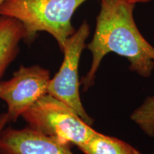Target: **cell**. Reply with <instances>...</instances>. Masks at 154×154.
Segmentation results:
<instances>
[{"label": "cell", "instance_id": "1", "mask_svg": "<svg viewBox=\"0 0 154 154\" xmlns=\"http://www.w3.org/2000/svg\"><path fill=\"white\" fill-rule=\"evenodd\" d=\"M91 41L86 45L92 55L91 64L82 78L84 91L94 85L102 60L109 53L128 59L129 69L148 78L154 69V47L144 38L134 20L135 5L126 0H99Z\"/></svg>", "mask_w": 154, "mask_h": 154}, {"label": "cell", "instance_id": "2", "mask_svg": "<svg viewBox=\"0 0 154 154\" xmlns=\"http://www.w3.org/2000/svg\"><path fill=\"white\" fill-rule=\"evenodd\" d=\"M88 0H6L0 6V16L14 18L24 29V39L31 42L38 32L54 38L62 51L75 32L72 19L75 11Z\"/></svg>", "mask_w": 154, "mask_h": 154}, {"label": "cell", "instance_id": "3", "mask_svg": "<svg viewBox=\"0 0 154 154\" xmlns=\"http://www.w3.org/2000/svg\"><path fill=\"white\" fill-rule=\"evenodd\" d=\"M22 117L32 129L63 145H84L96 132L71 107L49 94Z\"/></svg>", "mask_w": 154, "mask_h": 154}, {"label": "cell", "instance_id": "4", "mask_svg": "<svg viewBox=\"0 0 154 154\" xmlns=\"http://www.w3.org/2000/svg\"><path fill=\"white\" fill-rule=\"evenodd\" d=\"M90 34V26L84 20L65 43L61 51L63 59L59 70L51 78L48 94L71 107L88 124L94 120L83 106L80 97L79 66L82 54L86 47V41Z\"/></svg>", "mask_w": 154, "mask_h": 154}, {"label": "cell", "instance_id": "5", "mask_svg": "<svg viewBox=\"0 0 154 154\" xmlns=\"http://www.w3.org/2000/svg\"><path fill=\"white\" fill-rule=\"evenodd\" d=\"M50 72L38 65L21 66L10 79L0 82V99L7 105L9 122L19 116L48 94Z\"/></svg>", "mask_w": 154, "mask_h": 154}, {"label": "cell", "instance_id": "6", "mask_svg": "<svg viewBox=\"0 0 154 154\" xmlns=\"http://www.w3.org/2000/svg\"><path fill=\"white\" fill-rule=\"evenodd\" d=\"M1 154H74L63 145L30 127L4 128L0 134Z\"/></svg>", "mask_w": 154, "mask_h": 154}, {"label": "cell", "instance_id": "7", "mask_svg": "<svg viewBox=\"0 0 154 154\" xmlns=\"http://www.w3.org/2000/svg\"><path fill=\"white\" fill-rule=\"evenodd\" d=\"M24 36V29L19 21L0 16V78L18 54Z\"/></svg>", "mask_w": 154, "mask_h": 154}, {"label": "cell", "instance_id": "8", "mask_svg": "<svg viewBox=\"0 0 154 154\" xmlns=\"http://www.w3.org/2000/svg\"><path fill=\"white\" fill-rule=\"evenodd\" d=\"M78 148L84 154H142L127 142L98 131Z\"/></svg>", "mask_w": 154, "mask_h": 154}, {"label": "cell", "instance_id": "9", "mask_svg": "<svg viewBox=\"0 0 154 154\" xmlns=\"http://www.w3.org/2000/svg\"><path fill=\"white\" fill-rule=\"evenodd\" d=\"M131 119L147 136L154 138V95L144 100L131 114Z\"/></svg>", "mask_w": 154, "mask_h": 154}, {"label": "cell", "instance_id": "10", "mask_svg": "<svg viewBox=\"0 0 154 154\" xmlns=\"http://www.w3.org/2000/svg\"><path fill=\"white\" fill-rule=\"evenodd\" d=\"M8 122V116H7V113H2V114L0 115V134H1V132L5 128V125Z\"/></svg>", "mask_w": 154, "mask_h": 154}, {"label": "cell", "instance_id": "11", "mask_svg": "<svg viewBox=\"0 0 154 154\" xmlns=\"http://www.w3.org/2000/svg\"><path fill=\"white\" fill-rule=\"evenodd\" d=\"M126 1H128L129 3L133 4V5H136V4L151 2H153L154 0H126Z\"/></svg>", "mask_w": 154, "mask_h": 154}, {"label": "cell", "instance_id": "12", "mask_svg": "<svg viewBox=\"0 0 154 154\" xmlns=\"http://www.w3.org/2000/svg\"><path fill=\"white\" fill-rule=\"evenodd\" d=\"M5 1H6V0H0V6L2 5V4L5 2Z\"/></svg>", "mask_w": 154, "mask_h": 154}]
</instances>
